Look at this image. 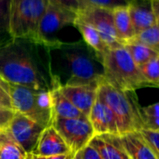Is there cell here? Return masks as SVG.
<instances>
[{
    "instance_id": "obj_21",
    "label": "cell",
    "mask_w": 159,
    "mask_h": 159,
    "mask_svg": "<svg viewBox=\"0 0 159 159\" xmlns=\"http://www.w3.org/2000/svg\"><path fill=\"white\" fill-rule=\"evenodd\" d=\"M124 47L126 49V51L130 54L131 58L133 59L134 63L138 66L159 56L158 52H154L153 50L150 49L149 47H147L141 43H139V42H136L133 40H130V41L125 43Z\"/></svg>"
},
{
    "instance_id": "obj_37",
    "label": "cell",
    "mask_w": 159,
    "mask_h": 159,
    "mask_svg": "<svg viewBox=\"0 0 159 159\" xmlns=\"http://www.w3.org/2000/svg\"><path fill=\"white\" fill-rule=\"evenodd\" d=\"M127 159H130V158H127Z\"/></svg>"
},
{
    "instance_id": "obj_2",
    "label": "cell",
    "mask_w": 159,
    "mask_h": 159,
    "mask_svg": "<svg viewBox=\"0 0 159 159\" xmlns=\"http://www.w3.org/2000/svg\"><path fill=\"white\" fill-rule=\"evenodd\" d=\"M48 49L50 54L61 59L67 68L69 78L64 85H99L104 82L102 61L85 43L59 40Z\"/></svg>"
},
{
    "instance_id": "obj_19",
    "label": "cell",
    "mask_w": 159,
    "mask_h": 159,
    "mask_svg": "<svg viewBox=\"0 0 159 159\" xmlns=\"http://www.w3.org/2000/svg\"><path fill=\"white\" fill-rule=\"evenodd\" d=\"M52 111L53 119H71V118H82L86 117L59 90V88L52 91Z\"/></svg>"
},
{
    "instance_id": "obj_36",
    "label": "cell",
    "mask_w": 159,
    "mask_h": 159,
    "mask_svg": "<svg viewBox=\"0 0 159 159\" xmlns=\"http://www.w3.org/2000/svg\"><path fill=\"white\" fill-rule=\"evenodd\" d=\"M128 1H129V2H130V1H131V0H128Z\"/></svg>"
},
{
    "instance_id": "obj_5",
    "label": "cell",
    "mask_w": 159,
    "mask_h": 159,
    "mask_svg": "<svg viewBox=\"0 0 159 159\" xmlns=\"http://www.w3.org/2000/svg\"><path fill=\"white\" fill-rule=\"evenodd\" d=\"M46 3L47 0H11L8 33L12 39L41 44L39 25Z\"/></svg>"
},
{
    "instance_id": "obj_7",
    "label": "cell",
    "mask_w": 159,
    "mask_h": 159,
    "mask_svg": "<svg viewBox=\"0 0 159 159\" xmlns=\"http://www.w3.org/2000/svg\"><path fill=\"white\" fill-rule=\"evenodd\" d=\"M78 13L52 0H47L46 8L39 25V37L45 47H51L57 43L58 39H52V36L67 25H73Z\"/></svg>"
},
{
    "instance_id": "obj_27",
    "label": "cell",
    "mask_w": 159,
    "mask_h": 159,
    "mask_svg": "<svg viewBox=\"0 0 159 159\" xmlns=\"http://www.w3.org/2000/svg\"><path fill=\"white\" fill-rule=\"evenodd\" d=\"M11 0H0V32L7 31L9 28Z\"/></svg>"
},
{
    "instance_id": "obj_8",
    "label": "cell",
    "mask_w": 159,
    "mask_h": 159,
    "mask_svg": "<svg viewBox=\"0 0 159 159\" xmlns=\"http://www.w3.org/2000/svg\"><path fill=\"white\" fill-rule=\"evenodd\" d=\"M52 126L60 134L70 152L74 155L86 147L95 137L93 127L87 117L54 118Z\"/></svg>"
},
{
    "instance_id": "obj_15",
    "label": "cell",
    "mask_w": 159,
    "mask_h": 159,
    "mask_svg": "<svg viewBox=\"0 0 159 159\" xmlns=\"http://www.w3.org/2000/svg\"><path fill=\"white\" fill-rule=\"evenodd\" d=\"M121 144L130 159H159L139 131L120 136Z\"/></svg>"
},
{
    "instance_id": "obj_14",
    "label": "cell",
    "mask_w": 159,
    "mask_h": 159,
    "mask_svg": "<svg viewBox=\"0 0 159 159\" xmlns=\"http://www.w3.org/2000/svg\"><path fill=\"white\" fill-rule=\"evenodd\" d=\"M32 153L43 157H49L56 154L71 152L57 130L51 125L42 131L39 142Z\"/></svg>"
},
{
    "instance_id": "obj_25",
    "label": "cell",
    "mask_w": 159,
    "mask_h": 159,
    "mask_svg": "<svg viewBox=\"0 0 159 159\" xmlns=\"http://www.w3.org/2000/svg\"><path fill=\"white\" fill-rule=\"evenodd\" d=\"M84 5H88L97 8H102L113 11L117 8L127 7L129 4L128 0H82Z\"/></svg>"
},
{
    "instance_id": "obj_10",
    "label": "cell",
    "mask_w": 159,
    "mask_h": 159,
    "mask_svg": "<svg viewBox=\"0 0 159 159\" xmlns=\"http://www.w3.org/2000/svg\"><path fill=\"white\" fill-rule=\"evenodd\" d=\"M7 129L13 139L27 153H32L45 128L22 113L14 112Z\"/></svg>"
},
{
    "instance_id": "obj_13",
    "label": "cell",
    "mask_w": 159,
    "mask_h": 159,
    "mask_svg": "<svg viewBox=\"0 0 159 159\" xmlns=\"http://www.w3.org/2000/svg\"><path fill=\"white\" fill-rule=\"evenodd\" d=\"M127 9L136 35L157 23L152 0H131Z\"/></svg>"
},
{
    "instance_id": "obj_28",
    "label": "cell",
    "mask_w": 159,
    "mask_h": 159,
    "mask_svg": "<svg viewBox=\"0 0 159 159\" xmlns=\"http://www.w3.org/2000/svg\"><path fill=\"white\" fill-rule=\"evenodd\" d=\"M0 109L13 111L11 97L7 89V82L0 76Z\"/></svg>"
},
{
    "instance_id": "obj_32",
    "label": "cell",
    "mask_w": 159,
    "mask_h": 159,
    "mask_svg": "<svg viewBox=\"0 0 159 159\" xmlns=\"http://www.w3.org/2000/svg\"><path fill=\"white\" fill-rule=\"evenodd\" d=\"M75 155L72 153H65V154H56L52 156L46 157V159H74Z\"/></svg>"
},
{
    "instance_id": "obj_6",
    "label": "cell",
    "mask_w": 159,
    "mask_h": 159,
    "mask_svg": "<svg viewBox=\"0 0 159 159\" xmlns=\"http://www.w3.org/2000/svg\"><path fill=\"white\" fill-rule=\"evenodd\" d=\"M132 94L133 92L116 89L105 82H102L98 88V98L113 112L120 136L142 128L139 107Z\"/></svg>"
},
{
    "instance_id": "obj_31",
    "label": "cell",
    "mask_w": 159,
    "mask_h": 159,
    "mask_svg": "<svg viewBox=\"0 0 159 159\" xmlns=\"http://www.w3.org/2000/svg\"><path fill=\"white\" fill-rule=\"evenodd\" d=\"M14 114L13 111L0 109V128L7 127Z\"/></svg>"
},
{
    "instance_id": "obj_16",
    "label": "cell",
    "mask_w": 159,
    "mask_h": 159,
    "mask_svg": "<svg viewBox=\"0 0 159 159\" xmlns=\"http://www.w3.org/2000/svg\"><path fill=\"white\" fill-rule=\"evenodd\" d=\"M89 145L97 150L102 159H127L124 148L121 144L119 135H97Z\"/></svg>"
},
{
    "instance_id": "obj_26",
    "label": "cell",
    "mask_w": 159,
    "mask_h": 159,
    "mask_svg": "<svg viewBox=\"0 0 159 159\" xmlns=\"http://www.w3.org/2000/svg\"><path fill=\"white\" fill-rule=\"evenodd\" d=\"M139 133L159 158V132L141 128L139 130Z\"/></svg>"
},
{
    "instance_id": "obj_33",
    "label": "cell",
    "mask_w": 159,
    "mask_h": 159,
    "mask_svg": "<svg viewBox=\"0 0 159 159\" xmlns=\"http://www.w3.org/2000/svg\"><path fill=\"white\" fill-rule=\"evenodd\" d=\"M152 3L154 15L156 17L157 22H159V0H152Z\"/></svg>"
},
{
    "instance_id": "obj_34",
    "label": "cell",
    "mask_w": 159,
    "mask_h": 159,
    "mask_svg": "<svg viewBox=\"0 0 159 159\" xmlns=\"http://www.w3.org/2000/svg\"><path fill=\"white\" fill-rule=\"evenodd\" d=\"M31 159H46V157H43V156H39V155H36V154L31 153Z\"/></svg>"
},
{
    "instance_id": "obj_17",
    "label": "cell",
    "mask_w": 159,
    "mask_h": 159,
    "mask_svg": "<svg viewBox=\"0 0 159 159\" xmlns=\"http://www.w3.org/2000/svg\"><path fill=\"white\" fill-rule=\"evenodd\" d=\"M73 26L76 27L78 31L81 33L84 43L89 48H91L102 61L103 55L110 50V48L102 39L99 33L93 26L78 18L74 22Z\"/></svg>"
},
{
    "instance_id": "obj_30",
    "label": "cell",
    "mask_w": 159,
    "mask_h": 159,
    "mask_svg": "<svg viewBox=\"0 0 159 159\" xmlns=\"http://www.w3.org/2000/svg\"><path fill=\"white\" fill-rule=\"evenodd\" d=\"M53 2H56L69 10H72L78 13L80 10H82L84 5L82 0H52Z\"/></svg>"
},
{
    "instance_id": "obj_4",
    "label": "cell",
    "mask_w": 159,
    "mask_h": 159,
    "mask_svg": "<svg viewBox=\"0 0 159 159\" xmlns=\"http://www.w3.org/2000/svg\"><path fill=\"white\" fill-rule=\"evenodd\" d=\"M14 112L22 113L46 128L52 125L53 111L52 91L37 90L7 83Z\"/></svg>"
},
{
    "instance_id": "obj_18",
    "label": "cell",
    "mask_w": 159,
    "mask_h": 159,
    "mask_svg": "<svg viewBox=\"0 0 159 159\" xmlns=\"http://www.w3.org/2000/svg\"><path fill=\"white\" fill-rule=\"evenodd\" d=\"M115 31L120 42L124 45L136 36L127 7L117 8L112 11Z\"/></svg>"
},
{
    "instance_id": "obj_3",
    "label": "cell",
    "mask_w": 159,
    "mask_h": 159,
    "mask_svg": "<svg viewBox=\"0 0 159 159\" xmlns=\"http://www.w3.org/2000/svg\"><path fill=\"white\" fill-rule=\"evenodd\" d=\"M102 66L104 82L116 89L134 92L146 86L139 66L124 45L110 49L102 57Z\"/></svg>"
},
{
    "instance_id": "obj_20",
    "label": "cell",
    "mask_w": 159,
    "mask_h": 159,
    "mask_svg": "<svg viewBox=\"0 0 159 159\" xmlns=\"http://www.w3.org/2000/svg\"><path fill=\"white\" fill-rule=\"evenodd\" d=\"M27 154L13 139L7 127L0 129V159H25Z\"/></svg>"
},
{
    "instance_id": "obj_9",
    "label": "cell",
    "mask_w": 159,
    "mask_h": 159,
    "mask_svg": "<svg viewBox=\"0 0 159 159\" xmlns=\"http://www.w3.org/2000/svg\"><path fill=\"white\" fill-rule=\"evenodd\" d=\"M77 18L93 26L110 49L123 46L115 31L112 11L85 5L78 11Z\"/></svg>"
},
{
    "instance_id": "obj_29",
    "label": "cell",
    "mask_w": 159,
    "mask_h": 159,
    "mask_svg": "<svg viewBox=\"0 0 159 159\" xmlns=\"http://www.w3.org/2000/svg\"><path fill=\"white\" fill-rule=\"evenodd\" d=\"M74 159H102L99 153L91 145H87L81 152H79Z\"/></svg>"
},
{
    "instance_id": "obj_35",
    "label": "cell",
    "mask_w": 159,
    "mask_h": 159,
    "mask_svg": "<svg viewBox=\"0 0 159 159\" xmlns=\"http://www.w3.org/2000/svg\"><path fill=\"white\" fill-rule=\"evenodd\" d=\"M25 159H31V153H28Z\"/></svg>"
},
{
    "instance_id": "obj_24",
    "label": "cell",
    "mask_w": 159,
    "mask_h": 159,
    "mask_svg": "<svg viewBox=\"0 0 159 159\" xmlns=\"http://www.w3.org/2000/svg\"><path fill=\"white\" fill-rule=\"evenodd\" d=\"M146 85L159 87V56L139 66Z\"/></svg>"
},
{
    "instance_id": "obj_22",
    "label": "cell",
    "mask_w": 159,
    "mask_h": 159,
    "mask_svg": "<svg viewBox=\"0 0 159 159\" xmlns=\"http://www.w3.org/2000/svg\"><path fill=\"white\" fill-rule=\"evenodd\" d=\"M142 128L159 132V102L139 108Z\"/></svg>"
},
{
    "instance_id": "obj_12",
    "label": "cell",
    "mask_w": 159,
    "mask_h": 159,
    "mask_svg": "<svg viewBox=\"0 0 159 159\" xmlns=\"http://www.w3.org/2000/svg\"><path fill=\"white\" fill-rule=\"evenodd\" d=\"M88 119L93 127L95 136L106 134L120 136L113 112L98 98H97L94 103Z\"/></svg>"
},
{
    "instance_id": "obj_1",
    "label": "cell",
    "mask_w": 159,
    "mask_h": 159,
    "mask_svg": "<svg viewBox=\"0 0 159 159\" xmlns=\"http://www.w3.org/2000/svg\"><path fill=\"white\" fill-rule=\"evenodd\" d=\"M41 44L24 39H12L0 45V76L7 83L48 90L61 86L53 73L49 49L40 54Z\"/></svg>"
},
{
    "instance_id": "obj_11",
    "label": "cell",
    "mask_w": 159,
    "mask_h": 159,
    "mask_svg": "<svg viewBox=\"0 0 159 159\" xmlns=\"http://www.w3.org/2000/svg\"><path fill=\"white\" fill-rule=\"evenodd\" d=\"M97 84L89 85H63L60 92L87 118L91 109L98 98Z\"/></svg>"
},
{
    "instance_id": "obj_23",
    "label": "cell",
    "mask_w": 159,
    "mask_h": 159,
    "mask_svg": "<svg viewBox=\"0 0 159 159\" xmlns=\"http://www.w3.org/2000/svg\"><path fill=\"white\" fill-rule=\"evenodd\" d=\"M131 40L141 43L159 53V22L150 28L137 34Z\"/></svg>"
},
{
    "instance_id": "obj_38",
    "label": "cell",
    "mask_w": 159,
    "mask_h": 159,
    "mask_svg": "<svg viewBox=\"0 0 159 159\" xmlns=\"http://www.w3.org/2000/svg\"><path fill=\"white\" fill-rule=\"evenodd\" d=\"M0 129H1V128H0Z\"/></svg>"
}]
</instances>
